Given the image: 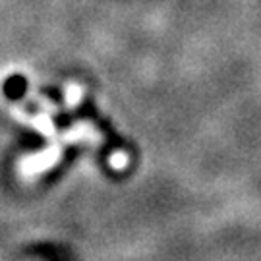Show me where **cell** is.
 <instances>
[{"mask_svg":"<svg viewBox=\"0 0 261 261\" xmlns=\"http://www.w3.org/2000/svg\"><path fill=\"white\" fill-rule=\"evenodd\" d=\"M58 157H60V149L53 147V149L45 151V153H41V155H35V157L28 159V161L23 163L21 170H23L25 174H35V172H41V170L48 168L50 165H55L56 161H58Z\"/></svg>","mask_w":261,"mask_h":261,"instance_id":"1","label":"cell"},{"mask_svg":"<svg viewBox=\"0 0 261 261\" xmlns=\"http://www.w3.org/2000/svg\"><path fill=\"white\" fill-rule=\"evenodd\" d=\"M80 97H82V89L77 85H70L68 91H66V101H68V105H75L80 101Z\"/></svg>","mask_w":261,"mask_h":261,"instance_id":"2","label":"cell"},{"mask_svg":"<svg viewBox=\"0 0 261 261\" xmlns=\"http://www.w3.org/2000/svg\"><path fill=\"white\" fill-rule=\"evenodd\" d=\"M111 163H112V167L114 168H124L126 167V163H128V157H126L124 153H116V155L112 157Z\"/></svg>","mask_w":261,"mask_h":261,"instance_id":"3","label":"cell"}]
</instances>
